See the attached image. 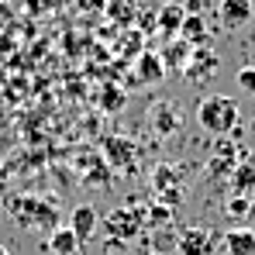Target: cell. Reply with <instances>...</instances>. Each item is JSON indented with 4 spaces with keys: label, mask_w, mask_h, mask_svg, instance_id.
<instances>
[{
    "label": "cell",
    "mask_w": 255,
    "mask_h": 255,
    "mask_svg": "<svg viewBox=\"0 0 255 255\" xmlns=\"http://www.w3.org/2000/svg\"><path fill=\"white\" fill-rule=\"evenodd\" d=\"M231 183H235V190H238V193H245V197H249V190H255V159L238 162V166L231 169Z\"/></svg>",
    "instance_id": "2e32d148"
},
{
    "label": "cell",
    "mask_w": 255,
    "mask_h": 255,
    "mask_svg": "<svg viewBox=\"0 0 255 255\" xmlns=\"http://www.w3.org/2000/svg\"><path fill=\"white\" fill-rule=\"evenodd\" d=\"M235 83H238L242 93L255 97V66H242V69H238V76H235Z\"/></svg>",
    "instance_id": "ac0fdd59"
},
{
    "label": "cell",
    "mask_w": 255,
    "mask_h": 255,
    "mask_svg": "<svg viewBox=\"0 0 255 255\" xmlns=\"http://www.w3.org/2000/svg\"><path fill=\"white\" fill-rule=\"evenodd\" d=\"M217 14H221V24L224 28L238 31V28H245L255 17V0H221L217 3Z\"/></svg>",
    "instance_id": "5b68a950"
},
{
    "label": "cell",
    "mask_w": 255,
    "mask_h": 255,
    "mask_svg": "<svg viewBox=\"0 0 255 255\" xmlns=\"http://www.w3.org/2000/svg\"><path fill=\"white\" fill-rule=\"evenodd\" d=\"M80 7H83V10H104L107 0H80Z\"/></svg>",
    "instance_id": "ffe728a7"
},
{
    "label": "cell",
    "mask_w": 255,
    "mask_h": 255,
    "mask_svg": "<svg viewBox=\"0 0 255 255\" xmlns=\"http://www.w3.org/2000/svg\"><path fill=\"white\" fill-rule=\"evenodd\" d=\"M224 211L231 214V217H245V214L252 211V200H249L245 193H235V197H228V204H224Z\"/></svg>",
    "instance_id": "e0dca14e"
},
{
    "label": "cell",
    "mask_w": 255,
    "mask_h": 255,
    "mask_svg": "<svg viewBox=\"0 0 255 255\" xmlns=\"http://www.w3.org/2000/svg\"><path fill=\"white\" fill-rule=\"evenodd\" d=\"M69 228L76 231L80 242H90L100 231V214L93 211L90 204H80V207H73V214H69Z\"/></svg>",
    "instance_id": "9c48e42d"
},
{
    "label": "cell",
    "mask_w": 255,
    "mask_h": 255,
    "mask_svg": "<svg viewBox=\"0 0 255 255\" xmlns=\"http://www.w3.org/2000/svg\"><path fill=\"white\" fill-rule=\"evenodd\" d=\"M224 249H228V255H255V231L231 228L228 238H224Z\"/></svg>",
    "instance_id": "4fadbf2b"
},
{
    "label": "cell",
    "mask_w": 255,
    "mask_h": 255,
    "mask_svg": "<svg viewBox=\"0 0 255 255\" xmlns=\"http://www.w3.org/2000/svg\"><path fill=\"white\" fill-rule=\"evenodd\" d=\"M193 52H197L193 45L183 42V38L176 35V38H166V48L159 52V59H162V66H166V73H169V69H179V73H183V69L190 66Z\"/></svg>",
    "instance_id": "ba28073f"
},
{
    "label": "cell",
    "mask_w": 255,
    "mask_h": 255,
    "mask_svg": "<svg viewBox=\"0 0 255 255\" xmlns=\"http://www.w3.org/2000/svg\"><path fill=\"white\" fill-rule=\"evenodd\" d=\"M176 249H179V255H211L214 252V235L207 228H186L176 238Z\"/></svg>",
    "instance_id": "8992f818"
},
{
    "label": "cell",
    "mask_w": 255,
    "mask_h": 255,
    "mask_svg": "<svg viewBox=\"0 0 255 255\" xmlns=\"http://www.w3.org/2000/svg\"><path fill=\"white\" fill-rule=\"evenodd\" d=\"M104 155H107V162L114 169H121L125 176L134 169V141H128V138H107L104 141Z\"/></svg>",
    "instance_id": "52a82bcc"
},
{
    "label": "cell",
    "mask_w": 255,
    "mask_h": 255,
    "mask_svg": "<svg viewBox=\"0 0 255 255\" xmlns=\"http://www.w3.org/2000/svg\"><path fill=\"white\" fill-rule=\"evenodd\" d=\"M162 80H166V66H162L159 52H141V55L134 59V76H131V83L134 86H159Z\"/></svg>",
    "instance_id": "277c9868"
},
{
    "label": "cell",
    "mask_w": 255,
    "mask_h": 255,
    "mask_svg": "<svg viewBox=\"0 0 255 255\" xmlns=\"http://www.w3.org/2000/svg\"><path fill=\"white\" fill-rule=\"evenodd\" d=\"M183 17H186V10H183L179 3H162V7H159V14H155V28H159L166 38H176V35H179Z\"/></svg>",
    "instance_id": "7c38bea8"
},
{
    "label": "cell",
    "mask_w": 255,
    "mask_h": 255,
    "mask_svg": "<svg viewBox=\"0 0 255 255\" xmlns=\"http://www.w3.org/2000/svg\"><path fill=\"white\" fill-rule=\"evenodd\" d=\"M145 121H148V128H152L159 138H169V134H176V131H179V125H183L179 104H172V100H155V104L148 107Z\"/></svg>",
    "instance_id": "7a4b0ae2"
},
{
    "label": "cell",
    "mask_w": 255,
    "mask_h": 255,
    "mask_svg": "<svg viewBox=\"0 0 255 255\" xmlns=\"http://www.w3.org/2000/svg\"><path fill=\"white\" fill-rule=\"evenodd\" d=\"M179 38H183V42H190L193 48H204V45L211 42L204 14H186V17H183V24H179Z\"/></svg>",
    "instance_id": "8fae6325"
},
{
    "label": "cell",
    "mask_w": 255,
    "mask_h": 255,
    "mask_svg": "<svg viewBox=\"0 0 255 255\" xmlns=\"http://www.w3.org/2000/svg\"><path fill=\"white\" fill-rule=\"evenodd\" d=\"M193 118H197V125L204 128L207 134H217V138H221V134H228V131L238 128L242 111H238V104H235L231 97H224V93H207V97L197 104Z\"/></svg>",
    "instance_id": "6da1fadb"
},
{
    "label": "cell",
    "mask_w": 255,
    "mask_h": 255,
    "mask_svg": "<svg viewBox=\"0 0 255 255\" xmlns=\"http://www.w3.org/2000/svg\"><path fill=\"white\" fill-rule=\"evenodd\" d=\"M0 255H10V252H7V249H3V245H0Z\"/></svg>",
    "instance_id": "7402d4cb"
},
{
    "label": "cell",
    "mask_w": 255,
    "mask_h": 255,
    "mask_svg": "<svg viewBox=\"0 0 255 255\" xmlns=\"http://www.w3.org/2000/svg\"><path fill=\"white\" fill-rule=\"evenodd\" d=\"M45 249H48L52 255H80V249H83V242L76 238V231H73L69 224H62V228H55V231L48 235Z\"/></svg>",
    "instance_id": "30bf717a"
},
{
    "label": "cell",
    "mask_w": 255,
    "mask_h": 255,
    "mask_svg": "<svg viewBox=\"0 0 255 255\" xmlns=\"http://www.w3.org/2000/svg\"><path fill=\"white\" fill-rule=\"evenodd\" d=\"M141 228H148V214L141 211L138 204H131L125 211H114L107 217V231H111L114 238H125V242H131Z\"/></svg>",
    "instance_id": "3957f363"
},
{
    "label": "cell",
    "mask_w": 255,
    "mask_h": 255,
    "mask_svg": "<svg viewBox=\"0 0 255 255\" xmlns=\"http://www.w3.org/2000/svg\"><path fill=\"white\" fill-rule=\"evenodd\" d=\"M204 7H207L204 0H186V7H183V10H186V14H204Z\"/></svg>",
    "instance_id": "d6986e66"
},
{
    "label": "cell",
    "mask_w": 255,
    "mask_h": 255,
    "mask_svg": "<svg viewBox=\"0 0 255 255\" xmlns=\"http://www.w3.org/2000/svg\"><path fill=\"white\" fill-rule=\"evenodd\" d=\"M166 3H186V0H166Z\"/></svg>",
    "instance_id": "44dd1931"
},
{
    "label": "cell",
    "mask_w": 255,
    "mask_h": 255,
    "mask_svg": "<svg viewBox=\"0 0 255 255\" xmlns=\"http://www.w3.org/2000/svg\"><path fill=\"white\" fill-rule=\"evenodd\" d=\"M104 14H107V21H114V24H125V28L134 24V3H131V0H107Z\"/></svg>",
    "instance_id": "9a60e30c"
},
{
    "label": "cell",
    "mask_w": 255,
    "mask_h": 255,
    "mask_svg": "<svg viewBox=\"0 0 255 255\" xmlns=\"http://www.w3.org/2000/svg\"><path fill=\"white\" fill-rule=\"evenodd\" d=\"M152 255H162V252H152Z\"/></svg>",
    "instance_id": "603a6c76"
},
{
    "label": "cell",
    "mask_w": 255,
    "mask_h": 255,
    "mask_svg": "<svg viewBox=\"0 0 255 255\" xmlns=\"http://www.w3.org/2000/svg\"><path fill=\"white\" fill-rule=\"evenodd\" d=\"M100 111L104 114H118V111H125V104H128V93L121 90V86H114V83H107L104 90H100Z\"/></svg>",
    "instance_id": "5bb4252c"
}]
</instances>
